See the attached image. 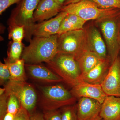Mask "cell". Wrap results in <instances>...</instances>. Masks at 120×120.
<instances>
[{
    "mask_svg": "<svg viewBox=\"0 0 120 120\" xmlns=\"http://www.w3.org/2000/svg\"><path fill=\"white\" fill-rule=\"evenodd\" d=\"M57 36L34 37L24 49L22 58L28 64L49 62L58 53Z\"/></svg>",
    "mask_w": 120,
    "mask_h": 120,
    "instance_id": "cell-1",
    "label": "cell"
},
{
    "mask_svg": "<svg viewBox=\"0 0 120 120\" xmlns=\"http://www.w3.org/2000/svg\"><path fill=\"white\" fill-rule=\"evenodd\" d=\"M105 41L107 57L112 64L120 50V12L96 20Z\"/></svg>",
    "mask_w": 120,
    "mask_h": 120,
    "instance_id": "cell-2",
    "label": "cell"
},
{
    "mask_svg": "<svg viewBox=\"0 0 120 120\" xmlns=\"http://www.w3.org/2000/svg\"><path fill=\"white\" fill-rule=\"evenodd\" d=\"M46 64L64 82L72 87L80 82L81 71L78 62L73 56L58 53Z\"/></svg>",
    "mask_w": 120,
    "mask_h": 120,
    "instance_id": "cell-3",
    "label": "cell"
},
{
    "mask_svg": "<svg viewBox=\"0 0 120 120\" xmlns=\"http://www.w3.org/2000/svg\"><path fill=\"white\" fill-rule=\"evenodd\" d=\"M37 87L41 92L40 105L43 111L58 109L74 105L76 101V98L61 85H37Z\"/></svg>",
    "mask_w": 120,
    "mask_h": 120,
    "instance_id": "cell-4",
    "label": "cell"
},
{
    "mask_svg": "<svg viewBox=\"0 0 120 120\" xmlns=\"http://www.w3.org/2000/svg\"><path fill=\"white\" fill-rule=\"evenodd\" d=\"M61 11L76 15L87 22L108 17L120 12V9H104L99 8L94 2L90 0H82L62 7Z\"/></svg>",
    "mask_w": 120,
    "mask_h": 120,
    "instance_id": "cell-5",
    "label": "cell"
},
{
    "mask_svg": "<svg viewBox=\"0 0 120 120\" xmlns=\"http://www.w3.org/2000/svg\"><path fill=\"white\" fill-rule=\"evenodd\" d=\"M58 53L73 56L76 60L88 49L86 33L84 29L58 34Z\"/></svg>",
    "mask_w": 120,
    "mask_h": 120,
    "instance_id": "cell-6",
    "label": "cell"
},
{
    "mask_svg": "<svg viewBox=\"0 0 120 120\" xmlns=\"http://www.w3.org/2000/svg\"><path fill=\"white\" fill-rule=\"evenodd\" d=\"M41 0H22L13 10L9 19V28L16 26H23L25 37L30 41L31 32L35 23L33 20L34 12Z\"/></svg>",
    "mask_w": 120,
    "mask_h": 120,
    "instance_id": "cell-7",
    "label": "cell"
},
{
    "mask_svg": "<svg viewBox=\"0 0 120 120\" xmlns=\"http://www.w3.org/2000/svg\"><path fill=\"white\" fill-rule=\"evenodd\" d=\"M4 87L5 93L8 96L13 95L19 100L21 105L30 114L34 112L37 101V95L34 88L25 82L9 80Z\"/></svg>",
    "mask_w": 120,
    "mask_h": 120,
    "instance_id": "cell-8",
    "label": "cell"
},
{
    "mask_svg": "<svg viewBox=\"0 0 120 120\" xmlns=\"http://www.w3.org/2000/svg\"><path fill=\"white\" fill-rule=\"evenodd\" d=\"M107 96L120 97V56L110 65L105 79L101 84Z\"/></svg>",
    "mask_w": 120,
    "mask_h": 120,
    "instance_id": "cell-9",
    "label": "cell"
},
{
    "mask_svg": "<svg viewBox=\"0 0 120 120\" xmlns=\"http://www.w3.org/2000/svg\"><path fill=\"white\" fill-rule=\"evenodd\" d=\"M76 104L78 120H100L102 104L88 98H79Z\"/></svg>",
    "mask_w": 120,
    "mask_h": 120,
    "instance_id": "cell-10",
    "label": "cell"
},
{
    "mask_svg": "<svg viewBox=\"0 0 120 120\" xmlns=\"http://www.w3.org/2000/svg\"><path fill=\"white\" fill-rule=\"evenodd\" d=\"M68 14L61 11L52 19L35 24L31 31V36L46 37L58 34L61 22Z\"/></svg>",
    "mask_w": 120,
    "mask_h": 120,
    "instance_id": "cell-11",
    "label": "cell"
},
{
    "mask_svg": "<svg viewBox=\"0 0 120 120\" xmlns=\"http://www.w3.org/2000/svg\"><path fill=\"white\" fill-rule=\"evenodd\" d=\"M71 94L77 98H88L98 101L101 104L107 97L101 85L92 84L81 82L72 87Z\"/></svg>",
    "mask_w": 120,
    "mask_h": 120,
    "instance_id": "cell-12",
    "label": "cell"
},
{
    "mask_svg": "<svg viewBox=\"0 0 120 120\" xmlns=\"http://www.w3.org/2000/svg\"><path fill=\"white\" fill-rule=\"evenodd\" d=\"M62 7L55 0H41L34 12V22H40L55 17L60 12Z\"/></svg>",
    "mask_w": 120,
    "mask_h": 120,
    "instance_id": "cell-13",
    "label": "cell"
},
{
    "mask_svg": "<svg viewBox=\"0 0 120 120\" xmlns=\"http://www.w3.org/2000/svg\"><path fill=\"white\" fill-rule=\"evenodd\" d=\"M86 30L88 50L102 59L108 58L106 45L98 29L92 26Z\"/></svg>",
    "mask_w": 120,
    "mask_h": 120,
    "instance_id": "cell-14",
    "label": "cell"
},
{
    "mask_svg": "<svg viewBox=\"0 0 120 120\" xmlns=\"http://www.w3.org/2000/svg\"><path fill=\"white\" fill-rule=\"evenodd\" d=\"M25 68L30 76L38 81L48 83L64 82L60 76L41 64H26Z\"/></svg>",
    "mask_w": 120,
    "mask_h": 120,
    "instance_id": "cell-15",
    "label": "cell"
},
{
    "mask_svg": "<svg viewBox=\"0 0 120 120\" xmlns=\"http://www.w3.org/2000/svg\"><path fill=\"white\" fill-rule=\"evenodd\" d=\"M111 64L108 58L103 60L87 73L81 75L80 82L101 85L109 72Z\"/></svg>",
    "mask_w": 120,
    "mask_h": 120,
    "instance_id": "cell-16",
    "label": "cell"
},
{
    "mask_svg": "<svg viewBox=\"0 0 120 120\" xmlns=\"http://www.w3.org/2000/svg\"><path fill=\"white\" fill-rule=\"evenodd\" d=\"M100 117L103 120H120V97L107 96L102 104Z\"/></svg>",
    "mask_w": 120,
    "mask_h": 120,
    "instance_id": "cell-17",
    "label": "cell"
},
{
    "mask_svg": "<svg viewBox=\"0 0 120 120\" xmlns=\"http://www.w3.org/2000/svg\"><path fill=\"white\" fill-rule=\"evenodd\" d=\"M104 60L88 50H85L76 59L81 75L87 73Z\"/></svg>",
    "mask_w": 120,
    "mask_h": 120,
    "instance_id": "cell-18",
    "label": "cell"
},
{
    "mask_svg": "<svg viewBox=\"0 0 120 120\" xmlns=\"http://www.w3.org/2000/svg\"><path fill=\"white\" fill-rule=\"evenodd\" d=\"M86 22L76 15L68 13L61 22L58 34L83 29L84 26Z\"/></svg>",
    "mask_w": 120,
    "mask_h": 120,
    "instance_id": "cell-19",
    "label": "cell"
},
{
    "mask_svg": "<svg viewBox=\"0 0 120 120\" xmlns=\"http://www.w3.org/2000/svg\"><path fill=\"white\" fill-rule=\"evenodd\" d=\"M7 65L11 73L10 80L19 82H25L26 77L25 73V61L21 58L13 63L4 61Z\"/></svg>",
    "mask_w": 120,
    "mask_h": 120,
    "instance_id": "cell-20",
    "label": "cell"
},
{
    "mask_svg": "<svg viewBox=\"0 0 120 120\" xmlns=\"http://www.w3.org/2000/svg\"><path fill=\"white\" fill-rule=\"evenodd\" d=\"M23 46L22 42L12 41L8 52V57L4 59V61L13 63L20 60L23 52Z\"/></svg>",
    "mask_w": 120,
    "mask_h": 120,
    "instance_id": "cell-21",
    "label": "cell"
},
{
    "mask_svg": "<svg viewBox=\"0 0 120 120\" xmlns=\"http://www.w3.org/2000/svg\"><path fill=\"white\" fill-rule=\"evenodd\" d=\"M25 35V28L23 26H16L10 28L8 38L12 41L22 42Z\"/></svg>",
    "mask_w": 120,
    "mask_h": 120,
    "instance_id": "cell-22",
    "label": "cell"
},
{
    "mask_svg": "<svg viewBox=\"0 0 120 120\" xmlns=\"http://www.w3.org/2000/svg\"><path fill=\"white\" fill-rule=\"evenodd\" d=\"M61 111V120H78L76 105L62 107Z\"/></svg>",
    "mask_w": 120,
    "mask_h": 120,
    "instance_id": "cell-23",
    "label": "cell"
},
{
    "mask_svg": "<svg viewBox=\"0 0 120 120\" xmlns=\"http://www.w3.org/2000/svg\"><path fill=\"white\" fill-rule=\"evenodd\" d=\"M21 104L17 97L13 95H9L8 98L7 112L15 116L20 109Z\"/></svg>",
    "mask_w": 120,
    "mask_h": 120,
    "instance_id": "cell-24",
    "label": "cell"
},
{
    "mask_svg": "<svg viewBox=\"0 0 120 120\" xmlns=\"http://www.w3.org/2000/svg\"><path fill=\"white\" fill-rule=\"evenodd\" d=\"M96 4L99 8L104 9H120V0H90Z\"/></svg>",
    "mask_w": 120,
    "mask_h": 120,
    "instance_id": "cell-25",
    "label": "cell"
},
{
    "mask_svg": "<svg viewBox=\"0 0 120 120\" xmlns=\"http://www.w3.org/2000/svg\"><path fill=\"white\" fill-rule=\"evenodd\" d=\"M11 78V73L8 67L5 63L0 62V83L4 84Z\"/></svg>",
    "mask_w": 120,
    "mask_h": 120,
    "instance_id": "cell-26",
    "label": "cell"
},
{
    "mask_svg": "<svg viewBox=\"0 0 120 120\" xmlns=\"http://www.w3.org/2000/svg\"><path fill=\"white\" fill-rule=\"evenodd\" d=\"M43 115L45 120H61V112L58 109L44 110Z\"/></svg>",
    "mask_w": 120,
    "mask_h": 120,
    "instance_id": "cell-27",
    "label": "cell"
},
{
    "mask_svg": "<svg viewBox=\"0 0 120 120\" xmlns=\"http://www.w3.org/2000/svg\"><path fill=\"white\" fill-rule=\"evenodd\" d=\"M8 97L5 93L0 95V120H2L7 113Z\"/></svg>",
    "mask_w": 120,
    "mask_h": 120,
    "instance_id": "cell-28",
    "label": "cell"
},
{
    "mask_svg": "<svg viewBox=\"0 0 120 120\" xmlns=\"http://www.w3.org/2000/svg\"><path fill=\"white\" fill-rule=\"evenodd\" d=\"M30 114L21 105L20 109L15 116L14 120H30Z\"/></svg>",
    "mask_w": 120,
    "mask_h": 120,
    "instance_id": "cell-29",
    "label": "cell"
},
{
    "mask_svg": "<svg viewBox=\"0 0 120 120\" xmlns=\"http://www.w3.org/2000/svg\"><path fill=\"white\" fill-rule=\"evenodd\" d=\"M22 0H0V14L14 4H19Z\"/></svg>",
    "mask_w": 120,
    "mask_h": 120,
    "instance_id": "cell-30",
    "label": "cell"
},
{
    "mask_svg": "<svg viewBox=\"0 0 120 120\" xmlns=\"http://www.w3.org/2000/svg\"><path fill=\"white\" fill-rule=\"evenodd\" d=\"M30 120H45L43 113L35 112L31 114Z\"/></svg>",
    "mask_w": 120,
    "mask_h": 120,
    "instance_id": "cell-31",
    "label": "cell"
},
{
    "mask_svg": "<svg viewBox=\"0 0 120 120\" xmlns=\"http://www.w3.org/2000/svg\"><path fill=\"white\" fill-rule=\"evenodd\" d=\"M15 115L10 113L8 112L5 115L2 120H14Z\"/></svg>",
    "mask_w": 120,
    "mask_h": 120,
    "instance_id": "cell-32",
    "label": "cell"
},
{
    "mask_svg": "<svg viewBox=\"0 0 120 120\" xmlns=\"http://www.w3.org/2000/svg\"><path fill=\"white\" fill-rule=\"evenodd\" d=\"M82 0H66L64 4V5H67L71 4H74V3H77L79 2Z\"/></svg>",
    "mask_w": 120,
    "mask_h": 120,
    "instance_id": "cell-33",
    "label": "cell"
},
{
    "mask_svg": "<svg viewBox=\"0 0 120 120\" xmlns=\"http://www.w3.org/2000/svg\"><path fill=\"white\" fill-rule=\"evenodd\" d=\"M57 3L63 6L65 2L66 1V0H55Z\"/></svg>",
    "mask_w": 120,
    "mask_h": 120,
    "instance_id": "cell-34",
    "label": "cell"
},
{
    "mask_svg": "<svg viewBox=\"0 0 120 120\" xmlns=\"http://www.w3.org/2000/svg\"><path fill=\"white\" fill-rule=\"evenodd\" d=\"M5 89L4 87L3 88H0V95H2L5 93Z\"/></svg>",
    "mask_w": 120,
    "mask_h": 120,
    "instance_id": "cell-35",
    "label": "cell"
},
{
    "mask_svg": "<svg viewBox=\"0 0 120 120\" xmlns=\"http://www.w3.org/2000/svg\"><path fill=\"white\" fill-rule=\"evenodd\" d=\"M119 56H120V53H119Z\"/></svg>",
    "mask_w": 120,
    "mask_h": 120,
    "instance_id": "cell-36",
    "label": "cell"
},
{
    "mask_svg": "<svg viewBox=\"0 0 120 120\" xmlns=\"http://www.w3.org/2000/svg\"></svg>",
    "mask_w": 120,
    "mask_h": 120,
    "instance_id": "cell-37",
    "label": "cell"
},
{
    "mask_svg": "<svg viewBox=\"0 0 120 120\" xmlns=\"http://www.w3.org/2000/svg\"><path fill=\"white\" fill-rule=\"evenodd\" d=\"M102 120V119H101V120Z\"/></svg>",
    "mask_w": 120,
    "mask_h": 120,
    "instance_id": "cell-38",
    "label": "cell"
}]
</instances>
